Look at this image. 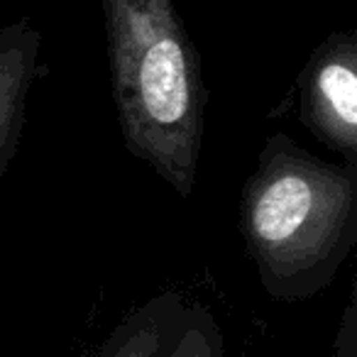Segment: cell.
I'll use <instances>...</instances> for the list:
<instances>
[{
	"instance_id": "obj_1",
	"label": "cell",
	"mask_w": 357,
	"mask_h": 357,
	"mask_svg": "<svg viewBox=\"0 0 357 357\" xmlns=\"http://www.w3.org/2000/svg\"><path fill=\"white\" fill-rule=\"evenodd\" d=\"M120 135L181 199L196 189L208 89L174 0H100Z\"/></svg>"
},
{
	"instance_id": "obj_2",
	"label": "cell",
	"mask_w": 357,
	"mask_h": 357,
	"mask_svg": "<svg viewBox=\"0 0 357 357\" xmlns=\"http://www.w3.org/2000/svg\"><path fill=\"white\" fill-rule=\"evenodd\" d=\"M240 230L274 301L313 298L355 248L357 164L326 162L272 132L240 191Z\"/></svg>"
},
{
	"instance_id": "obj_3",
	"label": "cell",
	"mask_w": 357,
	"mask_h": 357,
	"mask_svg": "<svg viewBox=\"0 0 357 357\" xmlns=\"http://www.w3.org/2000/svg\"><path fill=\"white\" fill-rule=\"evenodd\" d=\"M298 123L345 164H357V32H331L298 74Z\"/></svg>"
},
{
	"instance_id": "obj_4",
	"label": "cell",
	"mask_w": 357,
	"mask_h": 357,
	"mask_svg": "<svg viewBox=\"0 0 357 357\" xmlns=\"http://www.w3.org/2000/svg\"><path fill=\"white\" fill-rule=\"evenodd\" d=\"M40 50V30L25 17L0 30V178L20 144L27 98L42 74Z\"/></svg>"
},
{
	"instance_id": "obj_5",
	"label": "cell",
	"mask_w": 357,
	"mask_h": 357,
	"mask_svg": "<svg viewBox=\"0 0 357 357\" xmlns=\"http://www.w3.org/2000/svg\"><path fill=\"white\" fill-rule=\"evenodd\" d=\"M184 311L186 301L181 294H157L130 311L89 357H164Z\"/></svg>"
},
{
	"instance_id": "obj_6",
	"label": "cell",
	"mask_w": 357,
	"mask_h": 357,
	"mask_svg": "<svg viewBox=\"0 0 357 357\" xmlns=\"http://www.w3.org/2000/svg\"><path fill=\"white\" fill-rule=\"evenodd\" d=\"M164 357H225V340L215 316L201 303H186L184 318Z\"/></svg>"
},
{
	"instance_id": "obj_7",
	"label": "cell",
	"mask_w": 357,
	"mask_h": 357,
	"mask_svg": "<svg viewBox=\"0 0 357 357\" xmlns=\"http://www.w3.org/2000/svg\"><path fill=\"white\" fill-rule=\"evenodd\" d=\"M333 357H357V289L352 284L347 303L342 308L340 326H337Z\"/></svg>"
}]
</instances>
